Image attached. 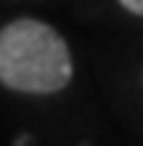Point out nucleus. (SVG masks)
<instances>
[{"label": "nucleus", "mask_w": 143, "mask_h": 146, "mask_svg": "<svg viewBox=\"0 0 143 146\" xmlns=\"http://www.w3.org/2000/svg\"><path fill=\"white\" fill-rule=\"evenodd\" d=\"M70 51L51 25L14 20L0 31V82L23 93H56L70 82Z\"/></svg>", "instance_id": "f257e3e1"}, {"label": "nucleus", "mask_w": 143, "mask_h": 146, "mask_svg": "<svg viewBox=\"0 0 143 146\" xmlns=\"http://www.w3.org/2000/svg\"><path fill=\"white\" fill-rule=\"evenodd\" d=\"M121 6L129 9L132 14H140V17H143V0H121Z\"/></svg>", "instance_id": "f03ea898"}]
</instances>
